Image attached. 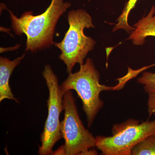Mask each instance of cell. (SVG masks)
Listing matches in <instances>:
<instances>
[{
  "instance_id": "1",
  "label": "cell",
  "mask_w": 155,
  "mask_h": 155,
  "mask_svg": "<svg viewBox=\"0 0 155 155\" xmlns=\"http://www.w3.org/2000/svg\"><path fill=\"white\" fill-rule=\"evenodd\" d=\"M71 6V3L64 0H51L42 14L34 16L33 12L27 11L19 18L8 10L15 33L26 35V51L35 52L54 45L53 37L58 19Z\"/></svg>"
},
{
  "instance_id": "2",
  "label": "cell",
  "mask_w": 155,
  "mask_h": 155,
  "mask_svg": "<svg viewBox=\"0 0 155 155\" xmlns=\"http://www.w3.org/2000/svg\"><path fill=\"white\" fill-rule=\"evenodd\" d=\"M100 75L93 61L90 58L81 65L79 71L69 75L60 85L64 94L69 90L77 93L82 103L83 110L86 115L87 126L91 127L96 117L104 107L100 94L104 91L114 90L118 87L108 86L100 83Z\"/></svg>"
},
{
  "instance_id": "3",
  "label": "cell",
  "mask_w": 155,
  "mask_h": 155,
  "mask_svg": "<svg viewBox=\"0 0 155 155\" xmlns=\"http://www.w3.org/2000/svg\"><path fill=\"white\" fill-rule=\"evenodd\" d=\"M67 18L69 29L63 40L54 45L61 50L59 58L66 64L69 74L75 64H84V59L93 49L96 41L84 32L85 28H95L91 17L85 10H72L68 13Z\"/></svg>"
},
{
  "instance_id": "4",
  "label": "cell",
  "mask_w": 155,
  "mask_h": 155,
  "mask_svg": "<svg viewBox=\"0 0 155 155\" xmlns=\"http://www.w3.org/2000/svg\"><path fill=\"white\" fill-rule=\"evenodd\" d=\"M110 136H97L96 147L104 155H131L134 147L149 136L155 134V119L140 123L129 119L114 125Z\"/></svg>"
},
{
  "instance_id": "5",
  "label": "cell",
  "mask_w": 155,
  "mask_h": 155,
  "mask_svg": "<svg viewBox=\"0 0 155 155\" xmlns=\"http://www.w3.org/2000/svg\"><path fill=\"white\" fill-rule=\"evenodd\" d=\"M63 105L64 117L61 122V130L65 140V155H84L96 147L95 137L84 126L71 90L64 94Z\"/></svg>"
},
{
  "instance_id": "6",
  "label": "cell",
  "mask_w": 155,
  "mask_h": 155,
  "mask_svg": "<svg viewBox=\"0 0 155 155\" xmlns=\"http://www.w3.org/2000/svg\"><path fill=\"white\" fill-rule=\"evenodd\" d=\"M42 75L49 91V97L47 101L48 115L41 135V145L39 147L38 153L48 155L53 154V147L62 138L60 116L61 112L64 110V94L59 85L58 77L50 65L45 66Z\"/></svg>"
},
{
  "instance_id": "7",
  "label": "cell",
  "mask_w": 155,
  "mask_h": 155,
  "mask_svg": "<svg viewBox=\"0 0 155 155\" xmlns=\"http://www.w3.org/2000/svg\"><path fill=\"white\" fill-rule=\"evenodd\" d=\"M25 54L18 57L13 61H10L6 58L0 57V102L3 100H14L19 103L12 93L9 84V80L14 69L20 64Z\"/></svg>"
},
{
  "instance_id": "8",
  "label": "cell",
  "mask_w": 155,
  "mask_h": 155,
  "mask_svg": "<svg viewBox=\"0 0 155 155\" xmlns=\"http://www.w3.org/2000/svg\"><path fill=\"white\" fill-rule=\"evenodd\" d=\"M134 29L130 32L127 40L134 45H141L149 36L155 37V6H153L148 14L133 25Z\"/></svg>"
},
{
  "instance_id": "9",
  "label": "cell",
  "mask_w": 155,
  "mask_h": 155,
  "mask_svg": "<svg viewBox=\"0 0 155 155\" xmlns=\"http://www.w3.org/2000/svg\"><path fill=\"white\" fill-rule=\"evenodd\" d=\"M138 0H128L125 4V8L122 11V14L117 19V23L113 29V32L119 29H124L128 33L134 29V28L129 25L128 23V17L130 11L135 7L136 4Z\"/></svg>"
},
{
  "instance_id": "10",
  "label": "cell",
  "mask_w": 155,
  "mask_h": 155,
  "mask_svg": "<svg viewBox=\"0 0 155 155\" xmlns=\"http://www.w3.org/2000/svg\"><path fill=\"white\" fill-rule=\"evenodd\" d=\"M131 155H155V134L147 137L137 144Z\"/></svg>"
},
{
  "instance_id": "11",
  "label": "cell",
  "mask_w": 155,
  "mask_h": 155,
  "mask_svg": "<svg viewBox=\"0 0 155 155\" xmlns=\"http://www.w3.org/2000/svg\"><path fill=\"white\" fill-rule=\"evenodd\" d=\"M137 82L143 85L147 93L155 92V73L143 72L141 77L137 78Z\"/></svg>"
},
{
  "instance_id": "12",
  "label": "cell",
  "mask_w": 155,
  "mask_h": 155,
  "mask_svg": "<svg viewBox=\"0 0 155 155\" xmlns=\"http://www.w3.org/2000/svg\"><path fill=\"white\" fill-rule=\"evenodd\" d=\"M147 110L150 117L155 116V92L148 94Z\"/></svg>"
}]
</instances>
